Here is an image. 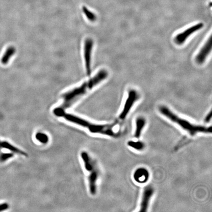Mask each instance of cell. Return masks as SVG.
Here are the masks:
<instances>
[{"instance_id": "e0dca14e", "label": "cell", "mask_w": 212, "mask_h": 212, "mask_svg": "<svg viewBox=\"0 0 212 212\" xmlns=\"http://www.w3.org/2000/svg\"><path fill=\"white\" fill-rule=\"evenodd\" d=\"M14 156L13 153H2L0 154V162H5Z\"/></svg>"}, {"instance_id": "8992f818", "label": "cell", "mask_w": 212, "mask_h": 212, "mask_svg": "<svg viewBox=\"0 0 212 212\" xmlns=\"http://www.w3.org/2000/svg\"><path fill=\"white\" fill-rule=\"evenodd\" d=\"M93 42L92 39L87 38L84 44V59L86 74L90 76L91 74V53L93 50Z\"/></svg>"}, {"instance_id": "9c48e42d", "label": "cell", "mask_w": 212, "mask_h": 212, "mask_svg": "<svg viewBox=\"0 0 212 212\" xmlns=\"http://www.w3.org/2000/svg\"><path fill=\"white\" fill-rule=\"evenodd\" d=\"M212 35H211L196 56V62L199 64H202L204 63L210 53L211 52L212 46Z\"/></svg>"}, {"instance_id": "7c38bea8", "label": "cell", "mask_w": 212, "mask_h": 212, "mask_svg": "<svg viewBox=\"0 0 212 212\" xmlns=\"http://www.w3.org/2000/svg\"><path fill=\"white\" fill-rule=\"evenodd\" d=\"M2 149H6L9 150V151L14 154H16L18 155H22V156H27V154L24 151H22L21 150L19 149L15 146H13V145L9 144L7 141H3L1 142Z\"/></svg>"}, {"instance_id": "30bf717a", "label": "cell", "mask_w": 212, "mask_h": 212, "mask_svg": "<svg viewBox=\"0 0 212 212\" xmlns=\"http://www.w3.org/2000/svg\"><path fill=\"white\" fill-rule=\"evenodd\" d=\"M133 178L139 183H146L149 178V173L148 170L144 167L138 168L135 170L133 175Z\"/></svg>"}, {"instance_id": "9a60e30c", "label": "cell", "mask_w": 212, "mask_h": 212, "mask_svg": "<svg viewBox=\"0 0 212 212\" xmlns=\"http://www.w3.org/2000/svg\"><path fill=\"white\" fill-rule=\"evenodd\" d=\"M82 10L84 13L85 16L87 18V19L90 21L95 22L97 19L96 15L95 14L90 11L89 9L86 8V6H83L82 7Z\"/></svg>"}, {"instance_id": "2e32d148", "label": "cell", "mask_w": 212, "mask_h": 212, "mask_svg": "<svg viewBox=\"0 0 212 212\" xmlns=\"http://www.w3.org/2000/svg\"><path fill=\"white\" fill-rule=\"evenodd\" d=\"M35 139L41 144H46L49 141V137L46 133L38 132L35 136Z\"/></svg>"}, {"instance_id": "8fae6325", "label": "cell", "mask_w": 212, "mask_h": 212, "mask_svg": "<svg viewBox=\"0 0 212 212\" xmlns=\"http://www.w3.org/2000/svg\"><path fill=\"white\" fill-rule=\"evenodd\" d=\"M146 124V119L142 116H139L136 119L135 121V130L134 136L136 139H139L142 131L145 127Z\"/></svg>"}, {"instance_id": "6da1fadb", "label": "cell", "mask_w": 212, "mask_h": 212, "mask_svg": "<svg viewBox=\"0 0 212 212\" xmlns=\"http://www.w3.org/2000/svg\"><path fill=\"white\" fill-rule=\"evenodd\" d=\"M53 113L57 117H63L72 123L86 128L91 133L100 134L113 137H119L120 135L119 131L117 130V125L116 124H98L94 123L79 116L67 113L64 110L59 107L54 109Z\"/></svg>"}, {"instance_id": "ffe728a7", "label": "cell", "mask_w": 212, "mask_h": 212, "mask_svg": "<svg viewBox=\"0 0 212 212\" xmlns=\"http://www.w3.org/2000/svg\"><path fill=\"white\" fill-rule=\"evenodd\" d=\"M2 149L1 141H0V150Z\"/></svg>"}, {"instance_id": "7a4b0ae2", "label": "cell", "mask_w": 212, "mask_h": 212, "mask_svg": "<svg viewBox=\"0 0 212 212\" xmlns=\"http://www.w3.org/2000/svg\"><path fill=\"white\" fill-rule=\"evenodd\" d=\"M108 76L107 71L105 69H101L89 81L84 82L79 87L74 88L63 94V103L59 107L64 111L71 107L80 99L86 95L88 91L105 80Z\"/></svg>"}, {"instance_id": "ba28073f", "label": "cell", "mask_w": 212, "mask_h": 212, "mask_svg": "<svg viewBox=\"0 0 212 212\" xmlns=\"http://www.w3.org/2000/svg\"><path fill=\"white\" fill-rule=\"evenodd\" d=\"M154 193V188L151 186H148L144 188L141 201L140 203V212H147L150 203Z\"/></svg>"}, {"instance_id": "5b68a950", "label": "cell", "mask_w": 212, "mask_h": 212, "mask_svg": "<svg viewBox=\"0 0 212 212\" xmlns=\"http://www.w3.org/2000/svg\"><path fill=\"white\" fill-rule=\"evenodd\" d=\"M139 98L140 95L136 90H131L129 91L127 98L125 101L122 111L119 115V119H120L122 120L126 119L133 105L135 104L136 101L139 100Z\"/></svg>"}, {"instance_id": "52a82bcc", "label": "cell", "mask_w": 212, "mask_h": 212, "mask_svg": "<svg viewBox=\"0 0 212 212\" xmlns=\"http://www.w3.org/2000/svg\"><path fill=\"white\" fill-rule=\"evenodd\" d=\"M203 26L204 25L202 23H199L191 27L182 33L178 34L175 38V42L178 45H182L190 35L202 29Z\"/></svg>"}, {"instance_id": "3957f363", "label": "cell", "mask_w": 212, "mask_h": 212, "mask_svg": "<svg viewBox=\"0 0 212 212\" xmlns=\"http://www.w3.org/2000/svg\"><path fill=\"white\" fill-rule=\"evenodd\" d=\"M159 111L163 116L178 125L191 136H195L200 133H212V127L211 126L206 127L192 123L188 120L180 117L166 106H160L159 108Z\"/></svg>"}, {"instance_id": "4fadbf2b", "label": "cell", "mask_w": 212, "mask_h": 212, "mask_svg": "<svg viewBox=\"0 0 212 212\" xmlns=\"http://www.w3.org/2000/svg\"><path fill=\"white\" fill-rule=\"evenodd\" d=\"M16 52V49L14 46H9L6 49L5 54L3 55L1 59V63L6 65L9 63L10 58L13 56Z\"/></svg>"}, {"instance_id": "277c9868", "label": "cell", "mask_w": 212, "mask_h": 212, "mask_svg": "<svg viewBox=\"0 0 212 212\" xmlns=\"http://www.w3.org/2000/svg\"><path fill=\"white\" fill-rule=\"evenodd\" d=\"M81 157L83 161L85 170L89 172L88 184L90 193L94 196L97 192V184L100 176V170L96 161L90 156L88 153L82 151Z\"/></svg>"}, {"instance_id": "5bb4252c", "label": "cell", "mask_w": 212, "mask_h": 212, "mask_svg": "<svg viewBox=\"0 0 212 212\" xmlns=\"http://www.w3.org/2000/svg\"><path fill=\"white\" fill-rule=\"evenodd\" d=\"M128 145L133 149L137 151H141L145 148V144L144 142L141 141H130L127 143Z\"/></svg>"}, {"instance_id": "ac0fdd59", "label": "cell", "mask_w": 212, "mask_h": 212, "mask_svg": "<svg viewBox=\"0 0 212 212\" xmlns=\"http://www.w3.org/2000/svg\"><path fill=\"white\" fill-rule=\"evenodd\" d=\"M9 208V205L8 203H5L1 204H0V212L1 211H5L8 209Z\"/></svg>"}, {"instance_id": "d6986e66", "label": "cell", "mask_w": 212, "mask_h": 212, "mask_svg": "<svg viewBox=\"0 0 212 212\" xmlns=\"http://www.w3.org/2000/svg\"><path fill=\"white\" fill-rule=\"evenodd\" d=\"M212 110H211L208 114H207L206 117L205 118L204 121L205 122H209L211 119H212Z\"/></svg>"}]
</instances>
